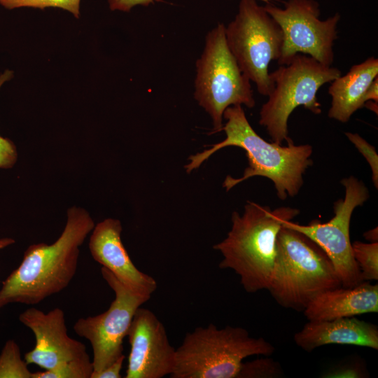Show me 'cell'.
Segmentation results:
<instances>
[{
    "instance_id": "cell-18",
    "label": "cell",
    "mask_w": 378,
    "mask_h": 378,
    "mask_svg": "<svg viewBox=\"0 0 378 378\" xmlns=\"http://www.w3.org/2000/svg\"><path fill=\"white\" fill-rule=\"evenodd\" d=\"M27 365L15 341L7 340L0 353V378H31Z\"/></svg>"
},
{
    "instance_id": "cell-16",
    "label": "cell",
    "mask_w": 378,
    "mask_h": 378,
    "mask_svg": "<svg viewBox=\"0 0 378 378\" xmlns=\"http://www.w3.org/2000/svg\"><path fill=\"white\" fill-rule=\"evenodd\" d=\"M308 321H326L378 312V286L363 281L340 286L314 297L303 310Z\"/></svg>"
},
{
    "instance_id": "cell-11",
    "label": "cell",
    "mask_w": 378,
    "mask_h": 378,
    "mask_svg": "<svg viewBox=\"0 0 378 378\" xmlns=\"http://www.w3.org/2000/svg\"><path fill=\"white\" fill-rule=\"evenodd\" d=\"M102 276L115 293L108 309L97 316L80 318L74 332L87 339L93 352L91 378L122 355L123 340L134 315L150 298L141 295L122 284L108 270L102 267Z\"/></svg>"
},
{
    "instance_id": "cell-5",
    "label": "cell",
    "mask_w": 378,
    "mask_h": 378,
    "mask_svg": "<svg viewBox=\"0 0 378 378\" xmlns=\"http://www.w3.org/2000/svg\"><path fill=\"white\" fill-rule=\"evenodd\" d=\"M274 347L240 327L218 328L211 323L188 332L176 349L172 378H237L243 360L270 356Z\"/></svg>"
},
{
    "instance_id": "cell-28",
    "label": "cell",
    "mask_w": 378,
    "mask_h": 378,
    "mask_svg": "<svg viewBox=\"0 0 378 378\" xmlns=\"http://www.w3.org/2000/svg\"><path fill=\"white\" fill-rule=\"evenodd\" d=\"M364 100L365 102L369 100L378 102V76L372 80L367 90Z\"/></svg>"
},
{
    "instance_id": "cell-2",
    "label": "cell",
    "mask_w": 378,
    "mask_h": 378,
    "mask_svg": "<svg viewBox=\"0 0 378 378\" xmlns=\"http://www.w3.org/2000/svg\"><path fill=\"white\" fill-rule=\"evenodd\" d=\"M223 118L226 122L223 126L225 139L202 153L191 155L190 162L185 166L190 173L198 168L217 150L227 146H237L246 151L248 166L240 178L227 176L223 187L227 191L238 183L255 176L270 179L281 200L288 196L297 195L303 185V174L312 165L313 152L309 144L286 146L270 143L260 136L249 124L241 105L227 107Z\"/></svg>"
},
{
    "instance_id": "cell-31",
    "label": "cell",
    "mask_w": 378,
    "mask_h": 378,
    "mask_svg": "<svg viewBox=\"0 0 378 378\" xmlns=\"http://www.w3.org/2000/svg\"><path fill=\"white\" fill-rule=\"evenodd\" d=\"M364 106L373 111L376 115L378 113V102L369 100L365 102Z\"/></svg>"
},
{
    "instance_id": "cell-32",
    "label": "cell",
    "mask_w": 378,
    "mask_h": 378,
    "mask_svg": "<svg viewBox=\"0 0 378 378\" xmlns=\"http://www.w3.org/2000/svg\"><path fill=\"white\" fill-rule=\"evenodd\" d=\"M260 1H262L265 2L266 4H270V1H271L272 0H260Z\"/></svg>"
},
{
    "instance_id": "cell-8",
    "label": "cell",
    "mask_w": 378,
    "mask_h": 378,
    "mask_svg": "<svg viewBox=\"0 0 378 378\" xmlns=\"http://www.w3.org/2000/svg\"><path fill=\"white\" fill-rule=\"evenodd\" d=\"M225 38L241 71L260 94L269 96L274 87L269 65L279 59L283 45L278 23L255 0H241L234 19L225 27Z\"/></svg>"
},
{
    "instance_id": "cell-1",
    "label": "cell",
    "mask_w": 378,
    "mask_h": 378,
    "mask_svg": "<svg viewBox=\"0 0 378 378\" xmlns=\"http://www.w3.org/2000/svg\"><path fill=\"white\" fill-rule=\"evenodd\" d=\"M66 216L54 243L34 244L25 250L20 265L2 282L0 308L12 303L36 304L69 285L77 271L80 247L94 223L81 207L69 208Z\"/></svg>"
},
{
    "instance_id": "cell-20",
    "label": "cell",
    "mask_w": 378,
    "mask_h": 378,
    "mask_svg": "<svg viewBox=\"0 0 378 378\" xmlns=\"http://www.w3.org/2000/svg\"><path fill=\"white\" fill-rule=\"evenodd\" d=\"M92 362L88 354L53 369L33 372L31 378H91Z\"/></svg>"
},
{
    "instance_id": "cell-30",
    "label": "cell",
    "mask_w": 378,
    "mask_h": 378,
    "mask_svg": "<svg viewBox=\"0 0 378 378\" xmlns=\"http://www.w3.org/2000/svg\"><path fill=\"white\" fill-rule=\"evenodd\" d=\"M15 242V239L10 237H4L0 239V250L4 249Z\"/></svg>"
},
{
    "instance_id": "cell-26",
    "label": "cell",
    "mask_w": 378,
    "mask_h": 378,
    "mask_svg": "<svg viewBox=\"0 0 378 378\" xmlns=\"http://www.w3.org/2000/svg\"><path fill=\"white\" fill-rule=\"evenodd\" d=\"M324 377L336 378L363 377V373L362 370L357 366L346 365L330 370Z\"/></svg>"
},
{
    "instance_id": "cell-19",
    "label": "cell",
    "mask_w": 378,
    "mask_h": 378,
    "mask_svg": "<svg viewBox=\"0 0 378 378\" xmlns=\"http://www.w3.org/2000/svg\"><path fill=\"white\" fill-rule=\"evenodd\" d=\"M351 246L363 281L378 280V242L356 241Z\"/></svg>"
},
{
    "instance_id": "cell-21",
    "label": "cell",
    "mask_w": 378,
    "mask_h": 378,
    "mask_svg": "<svg viewBox=\"0 0 378 378\" xmlns=\"http://www.w3.org/2000/svg\"><path fill=\"white\" fill-rule=\"evenodd\" d=\"M282 374L280 364L265 356L242 363L237 378H271L280 377Z\"/></svg>"
},
{
    "instance_id": "cell-4",
    "label": "cell",
    "mask_w": 378,
    "mask_h": 378,
    "mask_svg": "<svg viewBox=\"0 0 378 378\" xmlns=\"http://www.w3.org/2000/svg\"><path fill=\"white\" fill-rule=\"evenodd\" d=\"M267 290L281 307L303 311L318 294L341 286L326 253L302 233L282 225Z\"/></svg>"
},
{
    "instance_id": "cell-27",
    "label": "cell",
    "mask_w": 378,
    "mask_h": 378,
    "mask_svg": "<svg viewBox=\"0 0 378 378\" xmlns=\"http://www.w3.org/2000/svg\"><path fill=\"white\" fill-rule=\"evenodd\" d=\"M125 358L124 354L121 355L102 371L94 375L92 378H121L120 371Z\"/></svg>"
},
{
    "instance_id": "cell-14",
    "label": "cell",
    "mask_w": 378,
    "mask_h": 378,
    "mask_svg": "<svg viewBox=\"0 0 378 378\" xmlns=\"http://www.w3.org/2000/svg\"><path fill=\"white\" fill-rule=\"evenodd\" d=\"M121 232L118 219L106 218L94 225L89 241L91 255L131 290L150 298L157 282L134 265L122 242Z\"/></svg>"
},
{
    "instance_id": "cell-9",
    "label": "cell",
    "mask_w": 378,
    "mask_h": 378,
    "mask_svg": "<svg viewBox=\"0 0 378 378\" xmlns=\"http://www.w3.org/2000/svg\"><path fill=\"white\" fill-rule=\"evenodd\" d=\"M264 8L283 32V45L277 60L279 65L288 64L298 54L308 55L322 64L332 65L339 13L321 20L319 4L315 0H288L284 8L271 3Z\"/></svg>"
},
{
    "instance_id": "cell-17",
    "label": "cell",
    "mask_w": 378,
    "mask_h": 378,
    "mask_svg": "<svg viewBox=\"0 0 378 378\" xmlns=\"http://www.w3.org/2000/svg\"><path fill=\"white\" fill-rule=\"evenodd\" d=\"M377 75L378 59L370 57L331 81L328 117L341 122H348L357 110L364 107L365 92Z\"/></svg>"
},
{
    "instance_id": "cell-22",
    "label": "cell",
    "mask_w": 378,
    "mask_h": 378,
    "mask_svg": "<svg viewBox=\"0 0 378 378\" xmlns=\"http://www.w3.org/2000/svg\"><path fill=\"white\" fill-rule=\"evenodd\" d=\"M80 0H0V4L7 9L59 8L69 11L77 18L80 15Z\"/></svg>"
},
{
    "instance_id": "cell-10",
    "label": "cell",
    "mask_w": 378,
    "mask_h": 378,
    "mask_svg": "<svg viewBox=\"0 0 378 378\" xmlns=\"http://www.w3.org/2000/svg\"><path fill=\"white\" fill-rule=\"evenodd\" d=\"M341 183L345 188L344 198L334 203L335 216L330 220L325 223L313 220L308 225L285 220L282 225L302 233L316 243L331 260L341 286L351 288L363 280L353 255L350 220L355 208L363 206L370 195L363 181L354 176L343 178Z\"/></svg>"
},
{
    "instance_id": "cell-7",
    "label": "cell",
    "mask_w": 378,
    "mask_h": 378,
    "mask_svg": "<svg viewBox=\"0 0 378 378\" xmlns=\"http://www.w3.org/2000/svg\"><path fill=\"white\" fill-rule=\"evenodd\" d=\"M196 72L194 97L212 119L211 134L222 131L223 115L227 107H254L251 80L227 45L223 24L207 33L203 52L196 61Z\"/></svg>"
},
{
    "instance_id": "cell-25",
    "label": "cell",
    "mask_w": 378,
    "mask_h": 378,
    "mask_svg": "<svg viewBox=\"0 0 378 378\" xmlns=\"http://www.w3.org/2000/svg\"><path fill=\"white\" fill-rule=\"evenodd\" d=\"M111 10L128 12L136 5L148 6L155 2H162V0H108Z\"/></svg>"
},
{
    "instance_id": "cell-24",
    "label": "cell",
    "mask_w": 378,
    "mask_h": 378,
    "mask_svg": "<svg viewBox=\"0 0 378 378\" xmlns=\"http://www.w3.org/2000/svg\"><path fill=\"white\" fill-rule=\"evenodd\" d=\"M13 72L6 70L0 75V88L4 83L10 80ZM18 160V151L14 143L8 138L0 135V169L12 168Z\"/></svg>"
},
{
    "instance_id": "cell-23",
    "label": "cell",
    "mask_w": 378,
    "mask_h": 378,
    "mask_svg": "<svg viewBox=\"0 0 378 378\" xmlns=\"http://www.w3.org/2000/svg\"><path fill=\"white\" fill-rule=\"evenodd\" d=\"M345 135L368 162L372 171V179L374 186L377 188L378 155L374 147L357 133L346 132Z\"/></svg>"
},
{
    "instance_id": "cell-29",
    "label": "cell",
    "mask_w": 378,
    "mask_h": 378,
    "mask_svg": "<svg viewBox=\"0 0 378 378\" xmlns=\"http://www.w3.org/2000/svg\"><path fill=\"white\" fill-rule=\"evenodd\" d=\"M363 237L370 242H377L378 240V230L377 227L373 228L365 232L363 234Z\"/></svg>"
},
{
    "instance_id": "cell-3",
    "label": "cell",
    "mask_w": 378,
    "mask_h": 378,
    "mask_svg": "<svg viewBox=\"0 0 378 378\" xmlns=\"http://www.w3.org/2000/svg\"><path fill=\"white\" fill-rule=\"evenodd\" d=\"M299 213L289 206L272 211L248 201L242 215L232 213L227 237L213 246L223 257L219 267L232 270L248 293L267 290L276 258L278 234L284 221L291 220Z\"/></svg>"
},
{
    "instance_id": "cell-12",
    "label": "cell",
    "mask_w": 378,
    "mask_h": 378,
    "mask_svg": "<svg viewBox=\"0 0 378 378\" xmlns=\"http://www.w3.org/2000/svg\"><path fill=\"white\" fill-rule=\"evenodd\" d=\"M127 336L130 351L125 378H161L172 374L176 349L152 311L139 307Z\"/></svg>"
},
{
    "instance_id": "cell-6",
    "label": "cell",
    "mask_w": 378,
    "mask_h": 378,
    "mask_svg": "<svg viewBox=\"0 0 378 378\" xmlns=\"http://www.w3.org/2000/svg\"><path fill=\"white\" fill-rule=\"evenodd\" d=\"M274 84L260 111L259 124L266 128L273 142H293L288 136V120L298 106L314 114L321 113L316 93L320 88L341 75L339 69L326 66L310 56L298 54L286 65L270 74Z\"/></svg>"
},
{
    "instance_id": "cell-13",
    "label": "cell",
    "mask_w": 378,
    "mask_h": 378,
    "mask_svg": "<svg viewBox=\"0 0 378 378\" xmlns=\"http://www.w3.org/2000/svg\"><path fill=\"white\" fill-rule=\"evenodd\" d=\"M19 321L36 340L33 349L24 355L27 365L47 370L88 354L83 343L68 335L64 312L59 307L48 313L31 307L19 315Z\"/></svg>"
},
{
    "instance_id": "cell-15",
    "label": "cell",
    "mask_w": 378,
    "mask_h": 378,
    "mask_svg": "<svg viewBox=\"0 0 378 378\" xmlns=\"http://www.w3.org/2000/svg\"><path fill=\"white\" fill-rule=\"evenodd\" d=\"M295 344L311 352L327 344H350L378 349V327L354 316L309 321L294 335Z\"/></svg>"
}]
</instances>
